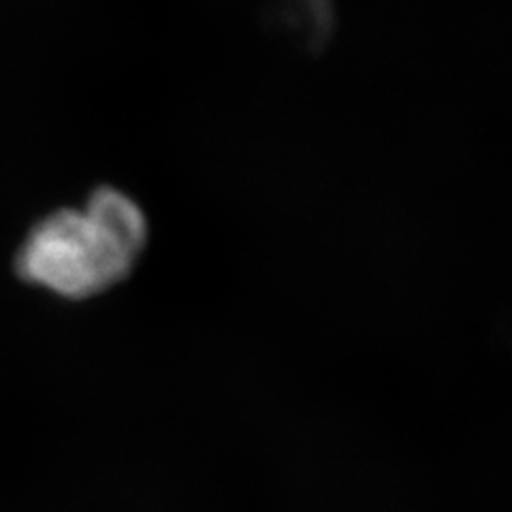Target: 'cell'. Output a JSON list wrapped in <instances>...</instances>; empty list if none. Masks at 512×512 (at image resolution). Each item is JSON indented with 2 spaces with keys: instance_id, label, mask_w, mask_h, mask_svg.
Listing matches in <instances>:
<instances>
[{
  "instance_id": "1",
  "label": "cell",
  "mask_w": 512,
  "mask_h": 512,
  "mask_svg": "<svg viewBox=\"0 0 512 512\" xmlns=\"http://www.w3.org/2000/svg\"><path fill=\"white\" fill-rule=\"evenodd\" d=\"M148 242V218L122 190L96 188L82 210L64 207L37 222L18 252V274L84 299L122 282Z\"/></svg>"
}]
</instances>
